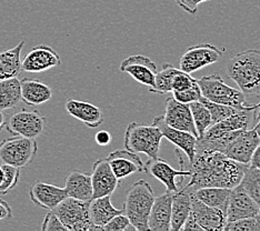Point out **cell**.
<instances>
[{
    "instance_id": "6da1fadb",
    "label": "cell",
    "mask_w": 260,
    "mask_h": 231,
    "mask_svg": "<svg viewBox=\"0 0 260 231\" xmlns=\"http://www.w3.org/2000/svg\"><path fill=\"white\" fill-rule=\"evenodd\" d=\"M191 176L187 187L197 190L204 187L233 189L238 186L248 164L239 163L218 151H203L190 162Z\"/></svg>"
},
{
    "instance_id": "7a4b0ae2",
    "label": "cell",
    "mask_w": 260,
    "mask_h": 231,
    "mask_svg": "<svg viewBox=\"0 0 260 231\" xmlns=\"http://www.w3.org/2000/svg\"><path fill=\"white\" fill-rule=\"evenodd\" d=\"M226 69L247 100L260 97V50L238 52L227 61Z\"/></svg>"
},
{
    "instance_id": "3957f363",
    "label": "cell",
    "mask_w": 260,
    "mask_h": 231,
    "mask_svg": "<svg viewBox=\"0 0 260 231\" xmlns=\"http://www.w3.org/2000/svg\"><path fill=\"white\" fill-rule=\"evenodd\" d=\"M155 198L150 183L143 179L136 181L128 189L122 209L136 230H149L148 219Z\"/></svg>"
},
{
    "instance_id": "277c9868",
    "label": "cell",
    "mask_w": 260,
    "mask_h": 231,
    "mask_svg": "<svg viewBox=\"0 0 260 231\" xmlns=\"http://www.w3.org/2000/svg\"><path fill=\"white\" fill-rule=\"evenodd\" d=\"M202 96L212 103L230 106L237 110L259 108L260 104L249 103L239 89L228 86L219 75L204 76L197 79Z\"/></svg>"
},
{
    "instance_id": "5b68a950",
    "label": "cell",
    "mask_w": 260,
    "mask_h": 231,
    "mask_svg": "<svg viewBox=\"0 0 260 231\" xmlns=\"http://www.w3.org/2000/svg\"><path fill=\"white\" fill-rule=\"evenodd\" d=\"M162 135L156 126L143 122H130L125 133V148L136 153H145L149 158H158Z\"/></svg>"
},
{
    "instance_id": "8992f818",
    "label": "cell",
    "mask_w": 260,
    "mask_h": 231,
    "mask_svg": "<svg viewBox=\"0 0 260 231\" xmlns=\"http://www.w3.org/2000/svg\"><path fill=\"white\" fill-rule=\"evenodd\" d=\"M37 151L38 145L36 140L14 136L0 142V161L21 169L34 161Z\"/></svg>"
},
{
    "instance_id": "52a82bcc",
    "label": "cell",
    "mask_w": 260,
    "mask_h": 231,
    "mask_svg": "<svg viewBox=\"0 0 260 231\" xmlns=\"http://www.w3.org/2000/svg\"><path fill=\"white\" fill-rule=\"evenodd\" d=\"M89 203L67 197L52 211L68 231H93L97 229L90 221Z\"/></svg>"
},
{
    "instance_id": "ba28073f",
    "label": "cell",
    "mask_w": 260,
    "mask_h": 231,
    "mask_svg": "<svg viewBox=\"0 0 260 231\" xmlns=\"http://www.w3.org/2000/svg\"><path fill=\"white\" fill-rule=\"evenodd\" d=\"M47 119L38 110L21 109L9 117L6 130L13 136L36 139L44 133Z\"/></svg>"
},
{
    "instance_id": "9c48e42d",
    "label": "cell",
    "mask_w": 260,
    "mask_h": 231,
    "mask_svg": "<svg viewBox=\"0 0 260 231\" xmlns=\"http://www.w3.org/2000/svg\"><path fill=\"white\" fill-rule=\"evenodd\" d=\"M226 48L219 49L211 44H200L189 47L180 58V69L187 74H192L212 63L219 61Z\"/></svg>"
},
{
    "instance_id": "30bf717a",
    "label": "cell",
    "mask_w": 260,
    "mask_h": 231,
    "mask_svg": "<svg viewBox=\"0 0 260 231\" xmlns=\"http://www.w3.org/2000/svg\"><path fill=\"white\" fill-rule=\"evenodd\" d=\"M259 119V108L238 110L236 114L217 122L206 130L203 137H217L223 134L252 129Z\"/></svg>"
},
{
    "instance_id": "8fae6325",
    "label": "cell",
    "mask_w": 260,
    "mask_h": 231,
    "mask_svg": "<svg viewBox=\"0 0 260 231\" xmlns=\"http://www.w3.org/2000/svg\"><path fill=\"white\" fill-rule=\"evenodd\" d=\"M177 156L179 158V163L181 164V170H177L171 167V166L160 158H149L148 161L145 164V171L149 173L152 177H155L160 182L166 186L167 190L176 192L178 190V182L176 181L177 178L181 177H190L191 170H185L184 168V160L182 157L179 156L177 151Z\"/></svg>"
},
{
    "instance_id": "7c38bea8",
    "label": "cell",
    "mask_w": 260,
    "mask_h": 231,
    "mask_svg": "<svg viewBox=\"0 0 260 231\" xmlns=\"http://www.w3.org/2000/svg\"><path fill=\"white\" fill-rule=\"evenodd\" d=\"M121 73H127L133 78L148 87L155 88L157 66L149 57L144 55H133L123 60L119 67Z\"/></svg>"
},
{
    "instance_id": "4fadbf2b",
    "label": "cell",
    "mask_w": 260,
    "mask_h": 231,
    "mask_svg": "<svg viewBox=\"0 0 260 231\" xmlns=\"http://www.w3.org/2000/svg\"><path fill=\"white\" fill-rule=\"evenodd\" d=\"M61 58L58 52L47 45L34 47L21 61V69L26 73H44L51 68L58 67Z\"/></svg>"
},
{
    "instance_id": "5bb4252c",
    "label": "cell",
    "mask_w": 260,
    "mask_h": 231,
    "mask_svg": "<svg viewBox=\"0 0 260 231\" xmlns=\"http://www.w3.org/2000/svg\"><path fill=\"white\" fill-rule=\"evenodd\" d=\"M259 212L260 208L256 201L242 189L240 185L232 189L226 212L227 222L256 217Z\"/></svg>"
},
{
    "instance_id": "9a60e30c",
    "label": "cell",
    "mask_w": 260,
    "mask_h": 231,
    "mask_svg": "<svg viewBox=\"0 0 260 231\" xmlns=\"http://www.w3.org/2000/svg\"><path fill=\"white\" fill-rule=\"evenodd\" d=\"M91 183L92 199L111 195L115 192L119 180L112 171L107 158H100L92 164Z\"/></svg>"
},
{
    "instance_id": "2e32d148",
    "label": "cell",
    "mask_w": 260,
    "mask_h": 231,
    "mask_svg": "<svg viewBox=\"0 0 260 231\" xmlns=\"http://www.w3.org/2000/svg\"><path fill=\"white\" fill-rule=\"evenodd\" d=\"M162 117L169 127L182 130L193 135L194 137H198L189 105L179 103L174 97H169L166 100V108Z\"/></svg>"
},
{
    "instance_id": "e0dca14e",
    "label": "cell",
    "mask_w": 260,
    "mask_h": 231,
    "mask_svg": "<svg viewBox=\"0 0 260 231\" xmlns=\"http://www.w3.org/2000/svg\"><path fill=\"white\" fill-rule=\"evenodd\" d=\"M259 141L260 137L255 129L242 130L230 142L224 155L239 163L249 164L252 153L258 146Z\"/></svg>"
},
{
    "instance_id": "ac0fdd59",
    "label": "cell",
    "mask_w": 260,
    "mask_h": 231,
    "mask_svg": "<svg viewBox=\"0 0 260 231\" xmlns=\"http://www.w3.org/2000/svg\"><path fill=\"white\" fill-rule=\"evenodd\" d=\"M110 167L118 180L125 179L136 173H144L145 163L136 152L127 149H118L107 156Z\"/></svg>"
},
{
    "instance_id": "d6986e66",
    "label": "cell",
    "mask_w": 260,
    "mask_h": 231,
    "mask_svg": "<svg viewBox=\"0 0 260 231\" xmlns=\"http://www.w3.org/2000/svg\"><path fill=\"white\" fill-rule=\"evenodd\" d=\"M190 213L204 231H221L227 223L226 215L221 210L207 206L194 197V194L191 199Z\"/></svg>"
},
{
    "instance_id": "ffe728a7",
    "label": "cell",
    "mask_w": 260,
    "mask_h": 231,
    "mask_svg": "<svg viewBox=\"0 0 260 231\" xmlns=\"http://www.w3.org/2000/svg\"><path fill=\"white\" fill-rule=\"evenodd\" d=\"M152 124L160 130L162 137L168 139L171 144H174L177 147V149L185 152L189 161H192L194 158V153H196L197 137H194L193 135L189 133L182 131V130L169 127L165 122L162 115H158L153 118Z\"/></svg>"
},
{
    "instance_id": "44dd1931",
    "label": "cell",
    "mask_w": 260,
    "mask_h": 231,
    "mask_svg": "<svg viewBox=\"0 0 260 231\" xmlns=\"http://www.w3.org/2000/svg\"><path fill=\"white\" fill-rule=\"evenodd\" d=\"M67 197V191L64 188L40 180L32 183L29 190V198L32 203L47 210H54Z\"/></svg>"
},
{
    "instance_id": "7402d4cb",
    "label": "cell",
    "mask_w": 260,
    "mask_h": 231,
    "mask_svg": "<svg viewBox=\"0 0 260 231\" xmlns=\"http://www.w3.org/2000/svg\"><path fill=\"white\" fill-rule=\"evenodd\" d=\"M173 195V191L167 190L165 193L155 198L148 219L149 230L170 231Z\"/></svg>"
},
{
    "instance_id": "603a6c76",
    "label": "cell",
    "mask_w": 260,
    "mask_h": 231,
    "mask_svg": "<svg viewBox=\"0 0 260 231\" xmlns=\"http://www.w3.org/2000/svg\"><path fill=\"white\" fill-rule=\"evenodd\" d=\"M194 190L190 187H182L174 192L171 204V221L170 230L180 231L191 210V199Z\"/></svg>"
},
{
    "instance_id": "cb8c5ba5",
    "label": "cell",
    "mask_w": 260,
    "mask_h": 231,
    "mask_svg": "<svg viewBox=\"0 0 260 231\" xmlns=\"http://www.w3.org/2000/svg\"><path fill=\"white\" fill-rule=\"evenodd\" d=\"M67 112L76 119L84 122L89 128H98L105 120L103 110L92 104L80 102L76 99H68L64 105Z\"/></svg>"
},
{
    "instance_id": "d4e9b609",
    "label": "cell",
    "mask_w": 260,
    "mask_h": 231,
    "mask_svg": "<svg viewBox=\"0 0 260 231\" xmlns=\"http://www.w3.org/2000/svg\"><path fill=\"white\" fill-rule=\"evenodd\" d=\"M123 213V209H117L111 203V195L93 198L89 203V218L97 230H103L115 216Z\"/></svg>"
},
{
    "instance_id": "484cf974",
    "label": "cell",
    "mask_w": 260,
    "mask_h": 231,
    "mask_svg": "<svg viewBox=\"0 0 260 231\" xmlns=\"http://www.w3.org/2000/svg\"><path fill=\"white\" fill-rule=\"evenodd\" d=\"M21 100L28 106L43 105L52 98V89L38 79L20 80Z\"/></svg>"
},
{
    "instance_id": "4316f807",
    "label": "cell",
    "mask_w": 260,
    "mask_h": 231,
    "mask_svg": "<svg viewBox=\"0 0 260 231\" xmlns=\"http://www.w3.org/2000/svg\"><path fill=\"white\" fill-rule=\"evenodd\" d=\"M64 189H66L68 197L82 201H90L92 199L91 176L78 170H74L67 177Z\"/></svg>"
},
{
    "instance_id": "83f0119b",
    "label": "cell",
    "mask_w": 260,
    "mask_h": 231,
    "mask_svg": "<svg viewBox=\"0 0 260 231\" xmlns=\"http://www.w3.org/2000/svg\"><path fill=\"white\" fill-rule=\"evenodd\" d=\"M25 40L14 48L0 52V81L16 78L21 73V50Z\"/></svg>"
},
{
    "instance_id": "f1b7e54d",
    "label": "cell",
    "mask_w": 260,
    "mask_h": 231,
    "mask_svg": "<svg viewBox=\"0 0 260 231\" xmlns=\"http://www.w3.org/2000/svg\"><path fill=\"white\" fill-rule=\"evenodd\" d=\"M232 189L221 187H204L194 190V197L207 206L221 210L224 215L227 212L229 197Z\"/></svg>"
},
{
    "instance_id": "f546056e",
    "label": "cell",
    "mask_w": 260,
    "mask_h": 231,
    "mask_svg": "<svg viewBox=\"0 0 260 231\" xmlns=\"http://www.w3.org/2000/svg\"><path fill=\"white\" fill-rule=\"evenodd\" d=\"M20 102V80L16 77L0 81V110L13 109Z\"/></svg>"
},
{
    "instance_id": "4dcf8cb0",
    "label": "cell",
    "mask_w": 260,
    "mask_h": 231,
    "mask_svg": "<svg viewBox=\"0 0 260 231\" xmlns=\"http://www.w3.org/2000/svg\"><path fill=\"white\" fill-rule=\"evenodd\" d=\"M181 69H177L171 63L165 62L162 69L157 71L155 79V88L149 89V92L165 94L173 91V81L177 75L181 73Z\"/></svg>"
},
{
    "instance_id": "1f68e13d",
    "label": "cell",
    "mask_w": 260,
    "mask_h": 231,
    "mask_svg": "<svg viewBox=\"0 0 260 231\" xmlns=\"http://www.w3.org/2000/svg\"><path fill=\"white\" fill-rule=\"evenodd\" d=\"M239 185L256 201L260 208V169L247 166Z\"/></svg>"
},
{
    "instance_id": "d6a6232c",
    "label": "cell",
    "mask_w": 260,
    "mask_h": 231,
    "mask_svg": "<svg viewBox=\"0 0 260 231\" xmlns=\"http://www.w3.org/2000/svg\"><path fill=\"white\" fill-rule=\"evenodd\" d=\"M189 107H190L193 123H194V127H196V131L198 136L197 138L203 137L204 134L206 133V130L212 124L210 112L208 109H207V107L200 102V100H198V102L190 103L189 104Z\"/></svg>"
},
{
    "instance_id": "836d02e7",
    "label": "cell",
    "mask_w": 260,
    "mask_h": 231,
    "mask_svg": "<svg viewBox=\"0 0 260 231\" xmlns=\"http://www.w3.org/2000/svg\"><path fill=\"white\" fill-rule=\"evenodd\" d=\"M199 100L207 107V109L209 110L212 124L222 121L223 119H226V118L230 117L238 111L237 109L233 108V107L217 104V103H212V102H210V100L206 99L204 97H202Z\"/></svg>"
},
{
    "instance_id": "e575fe53",
    "label": "cell",
    "mask_w": 260,
    "mask_h": 231,
    "mask_svg": "<svg viewBox=\"0 0 260 231\" xmlns=\"http://www.w3.org/2000/svg\"><path fill=\"white\" fill-rule=\"evenodd\" d=\"M2 168L4 169L5 176L3 182L0 183V194H6L18 185L20 179V169L5 163H3Z\"/></svg>"
},
{
    "instance_id": "d590c367",
    "label": "cell",
    "mask_w": 260,
    "mask_h": 231,
    "mask_svg": "<svg viewBox=\"0 0 260 231\" xmlns=\"http://www.w3.org/2000/svg\"><path fill=\"white\" fill-rule=\"evenodd\" d=\"M224 231H260V212L256 217L244 218L240 220L227 222Z\"/></svg>"
},
{
    "instance_id": "8d00e7d4",
    "label": "cell",
    "mask_w": 260,
    "mask_h": 231,
    "mask_svg": "<svg viewBox=\"0 0 260 231\" xmlns=\"http://www.w3.org/2000/svg\"><path fill=\"white\" fill-rule=\"evenodd\" d=\"M104 231H129V230H136V228L130 223L128 217L125 213H119V215L115 216L111 220L105 224Z\"/></svg>"
},
{
    "instance_id": "74e56055",
    "label": "cell",
    "mask_w": 260,
    "mask_h": 231,
    "mask_svg": "<svg viewBox=\"0 0 260 231\" xmlns=\"http://www.w3.org/2000/svg\"><path fill=\"white\" fill-rule=\"evenodd\" d=\"M173 97L178 100L179 103L187 104L189 105L193 102H198V100L202 98V91H200V88L198 86V82L192 87L186 89L184 91H173Z\"/></svg>"
},
{
    "instance_id": "f35d334b",
    "label": "cell",
    "mask_w": 260,
    "mask_h": 231,
    "mask_svg": "<svg viewBox=\"0 0 260 231\" xmlns=\"http://www.w3.org/2000/svg\"><path fill=\"white\" fill-rule=\"evenodd\" d=\"M196 84H197V79H194L193 77H191L190 74L181 71L179 75H177L175 77V79L173 81V91H184L186 89L190 88Z\"/></svg>"
},
{
    "instance_id": "ab89813d",
    "label": "cell",
    "mask_w": 260,
    "mask_h": 231,
    "mask_svg": "<svg viewBox=\"0 0 260 231\" xmlns=\"http://www.w3.org/2000/svg\"><path fill=\"white\" fill-rule=\"evenodd\" d=\"M41 230L43 231H68L67 228L63 226V223L60 221V219L57 217L56 213L49 210V212L47 213L43 226H41Z\"/></svg>"
},
{
    "instance_id": "60d3db41",
    "label": "cell",
    "mask_w": 260,
    "mask_h": 231,
    "mask_svg": "<svg viewBox=\"0 0 260 231\" xmlns=\"http://www.w3.org/2000/svg\"><path fill=\"white\" fill-rule=\"evenodd\" d=\"M175 2L182 10L186 11L187 14L194 16L198 13L199 5L206 2H209V0H175Z\"/></svg>"
},
{
    "instance_id": "b9f144b4",
    "label": "cell",
    "mask_w": 260,
    "mask_h": 231,
    "mask_svg": "<svg viewBox=\"0 0 260 231\" xmlns=\"http://www.w3.org/2000/svg\"><path fill=\"white\" fill-rule=\"evenodd\" d=\"M111 139H112L111 135L107 131V130H100V131H98L96 136H94V140H96L97 145L103 146V147L110 145Z\"/></svg>"
},
{
    "instance_id": "7bdbcfd3",
    "label": "cell",
    "mask_w": 260,
    "mask_h": 231,
    "mask_svg": "<svg viewBox=\"0 0 260 231\" xmlns=\"http://www.w3.org/2000/svg\"><path fill=\"white\" fill-rule=\"evenodd\" d=\"M13 217V210L11 207L8 205L7 201L0 198V220L4 219H9Z\"/></svg>"
},
{
    "instance_id": "ee69618b",
    "label": "cell",
    "mask_w": 260,
    "mask_h": 231,
    "mask_svg": "<svg viewBox=\"0 0 260 231\" xmlns=\"http://www.w3.org/2000/svg\"><path fill=\"white\" fill-rule=\"evenodd\" d=\"M181 230H185V231H193V230L194 231H198L199 230V231H202L203 229L200 228V226L196 221H194V219L191 216V213H189L187 220L185 221L184 226H182Z\"/></svg>"
},
{
    "instance_id": "f6af8a7d",
    "label": "cell",
    "mask_w": 260,
    "mask_h": 231,
    "mask_svg": "<svg viewBox=\"0 0 260 231\" xmlns=\"http://www.w3.org/2000/svg\"><path fill=\"white\" fill-rule=\"evenodd\" d=\"M248 166H249V167H252V168L260 169V141H259L258 146L256 147L255 151H253L251 159H250V162Z\"/></svg>"
},
{
    "instance_id": "bcb514c9",
    "label": "cell",
    "mask_w": 260,
    "mask_h": 231,
    "mask_svg": "<svg viewBox=\"0 0 260 231\" xmlns=\"http://www.w3.org/2000/svg\"><path fill=\"white\" fill-rule=\"evenodd\" d=\"M6 122H7V117H6L4 112L0 110V131H2L4 127L6 126Z\"/></svg>"
},
{
    "instance_id": "7dc6e473",
    "label": "cell",
    "mask_w": 260,
    "mask_h": 231,
    "mask_svg": "<svg viewBox=\"0 0 260 231\" xmlns=\"http://www.w3.org/2000/svg\"><path fill=\"white\" fill-rule=\"evenodd\" d=\"M253 129L256 130L257 134H258V136L260 137V121H258V122L255 124V127H253Z\"/></svg>"
},
{
    "instance_id": "c3c4849f",
    "label": "cell",
    "mask_w": 260,
    "mask_h": 231,
    "mask_svg": "<svg viewBox=\"0 0 260 231\" xmlns=\"http://www.w3.org/2000/svg\"><path fill=\"white\" fill-rule=\"evenodd\" d=\"M4 176H5V174H4V169L0 167V183L3 182V180H4Z\"/></svg>"
},
{
    "instance_id": "681fc988",
    "label": "cell",
    "mask_w": 260,
    "mask_h": 231,
    "mask_svg": "<svg viewBox=\"0 0 260 231\" xmlns=\"http://www.w3.org/2000/svg\"><path fill=\"white\" fill-rule=\"evenodd\" d=\"M259 104H260V103H259ZM258 121H260V107H259V119H258ZM258 121H257V122H258Z\"/></svg>"
}]
</instances>
